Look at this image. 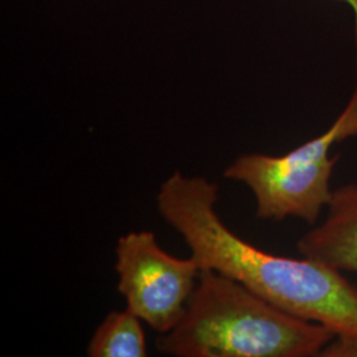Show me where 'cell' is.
Wrapping results in <instances>:
<instances>
[{"instance_id":"1","label":"cell","mask_w":357,"mask_h":357,"mask_svg":"<svg viewBox=\"0 0 357 357\" xmlns=\"http://www.w3.org/2000/svg\"><path fill=\"white\" fill-rule=\"evenodd\" d=\"M217 200L218 184L178 171L156 196L159 213L202 271L227 275L294 317L330 328L336 339L321 356H357V286L315 259L271 255L246 243L222 222Z\"/></svg>"},{"instance_id":"2","label":"cell","mask_w":357,"mask_h":357,"mask_svg":"<svg viewBox=\"0 0 357 357\" xmlns=\"http://www.w3.org/2000/svg\"><path fill=\"white\" fill-rule=\"evenodd\" d=\"M336 335L296 318L213 270H203L185 311L158 349L176 357L321 356Z\"/></svg>"},{"instance_id":"3","label":"cell","mask_w":357,"mask_h":357,"mask_svg":"<svg viewBox=\"0 0 357 357\" xmlns=\"http://www.w3.org/2000/svg\"><path fill=\"white\" fill-rule=\"evenodd\" d=\"M357 137V89L326 132L281 156L243 153L224 176L253 192L255 215L281 221L287 217L317 225L332 199L331 178L340 155L330 156L336 143Z\"/></svg>"},{"instance_id":"4","label":"cell","mask_w":357,"mask_h":357,"mask_svg":"<svg viewBox=\"0 0 357 357\" xmlns=\"http://www.w3.org/2000/svg\"><path fill=\"white\" fill-rule=\"evenodd\" d=\"M118 291L142 321L160 335L181 319L202 270L190 258L168 255L147 230L119 237L115 248Z\"/></svg>"},{"instance_id":"5","label":"cell","mask_w":357,"mask_h":357,"mask_svg":"<svg viewBox=\"0 0 357 357\" xmlns=\"http://www.w3.org/2000/svg\"><path fill=\"white\" fill-rule=\"evenodd\" d=\"M320 225L296 243L299 255L339 271L357 273V183L336 188Z\"/></svg>"},{"instance_id":"6","label":"cell","mask_w":357,"mask_h":357,"mask_svg":"<svg viewBox=\"0 0 357 357\" xmlns=\"http://www.w3.org/2000/svg\"><path fill=\"white\" fill-rule=\"evenodd\" d=\"M88 356H147L142 320L128 307L122 311H112L93 333L88 345Z\"/></svg>"},{"instance_id":"7","label":"cell","mask_w":357,"mask_h":357,"mask_svg":"<svg viewBox=\"0 0 357 357\" xmlns=\"http://www.w3.org/2000/svg\"><path fill=\"white\" fill-rule=\"evenodd\" d=\"M337 1H342V3H347L349 7H351V10H352V13H354V16H355V31H354V35H355V48H356V60H357V0H337Z\"/></svg>"}]
</instances>
